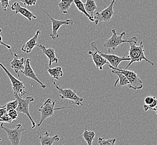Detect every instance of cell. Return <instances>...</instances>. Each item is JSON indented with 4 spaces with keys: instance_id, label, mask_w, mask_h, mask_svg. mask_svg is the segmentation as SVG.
I'll use <instances>...</instances> for the list:
<instances>
[{
    "instance_id": "1",
    "label": "cell",
    "mask_w": 157,
    "mask_h": 145,
    "mask_svg": "<svg viewBox=\"0 0 157 145\" xmlns=\"http://www.w3.org/2000/svg\"><path fill=\"white\" fill-rule=\"evenodd\" d=\"M129 44L130 45V47H129L128 57L130 58V62L126 66L125 69H128L129 66L134 63L141 62L144 60L151 65H154V63L145 55L144 45L142 41L139 45L137 44V42L131 43Z\"/></svg>"
},
{
    "instance_id": "2",
    "label": "cell",
    "mask_w": 157,
    "mask_h": 145,
    "mask_svg": "<svg viewBox=\"0 0 157 145\" xmlns=\"http://www.w3.org/2000/svg\"><path fill=\"white\" fill-rule=\"evenodd\" d=\"M112 36L108 40L104 43V46L108 49V51L110 52L111 50H115L117 47L119 46L120 45L131 43L138 42V38L136 36H133L129 40H124L123 37L125 35L126 32H123L120 35H118L115 29H113Z\"/></svg>"
},
{
    "instance_id": "3",
    "label": "cell",
    "mask_w": 157,
    "mask_h": 145,
    "mask_svg": "<svg viewBox=\"0 0 157 145\" xmlns=\"http://www.w3.org/2000/svg\"><path fill=\"white\" fill-rule=\"evenodd\" d=\"M55 105L56 102L52 101L50 98H48L47 99L44 101V103L41 105L40 108L38 110L39 112H40L41 115L40 121L38 122V127L40 126L41 124L47 119L49 118V117L53 116L54 113L55 111L67 108V107L55 108Z\"/></svg>"
},
{
    "instance_id": "4",
    "label": "cell",
    "mask_w": 157,
    "mask_h": 145,
    "mask_svg": "<svg viewBox=\"0 0 157 145\" xmlns=\"http://www.w3.org/2000/svg\"><path fill=\"white\" fill-rule=\"evenodd\" d=\"M54 85L58 91L60 97V103L64 99H68L71 101L70 104H75L77 106H83L82 102H83V98L78 96L75 91H73L71 89H63L58 85L57 83L53 81Z\"/></svg>"
},
{
    "instance_id": "5",
    "label": "cell",
    "mask_w": 157,
    "mask_h": 145,
    "mask_svg": "<svg viewBox=\"0 0 157 145\" xmlns=\"http://www.w3.org/2000/svg\"><path fill=\"white\" fill-rule=\"evenodd\" d=\"M109 68L111 69L116 70L120 72L123 73L127 79H128L129 84L128 87L130 89H132L133 90H140L143 88V83L141 79L138 76L137 73L130 70L123 69L122 68H113L109 65Z\"/></svg>"
},
{
    "instance_id": "6",
    "label": "cell",
    "mask_w": 157,
    "mask_h": 145,
    "mask_svg": "<svg viewBox=\"0 0 157 145\" xmlns=\"http://www.w3.org/2000/svg\"><path fill=\"white\" fill-rule=\"evenodd\" d=\"M14 96L15 98L18 100V106L16 108V110H17L19 113L22 114L24 115H26L28 117L32 122V128H35L36 127V123L33 119L29 112V106L30 103L34 101V98L32 96H29L25 99H23L22 97H19V95L16 94H14Z\"/></svg>"
},
{
    "instance_id": "7",
    "label": "cell",
    "mask_w": 157,
    "mask_h": 145,
    "mask_svg": "<svg viewBox=\"0 0 157 145\" xmlns=\"http://www.w3.org/2000/svg\"><path fill=\"white\" fill-rule=\"evenodd\" d=\"M1 128L6 132L7 135L11 143L13 145H19L21 139L22 133L27 131L26 128L22 127L21 123L17 124L14 129H11L4 126L3 123L1 125Z\"/></svg>"
},
{
    "instance_id": "8",
    "label": "cell",
    "mask_w": 157,
    "mask_h": 145,
    "mask_svg": "<svg viewBox=\"0 0 157 145\" xmlns=\"http://www.w3.org/2000/svg\"><path fill=\"white\" fill-rule=\"evenodd\" d=\"M0 67L6 72L7 76H9L11 83L13 85V91L14 94L18 95L19 97H22L24 95L28 93V92L25 91V86L24 83L20 80L17 79L13 74L10 72L9 70L7 69L0 62Z\"/></svg>"
},
{
    "instance_id": "9",
    "label": "cell",
    "mask_w": 157,
    "mask_h": 145,
    "mask_svg": "<svg viewBox=\"0 0 157 145\" xmlns=\"http://www.w3.org/2000/svg\"><path fill=\"white\" fill-rule=\"evenodd\" d=\"M91 46L92 49H94L98 51V52L104 57L106 60H107L109 63L110 64V65L113 66V68H118L120 64L121 63L122 61H130V58L129 57H125V55L123 57H119L115 54H107V53H102L98 49L95 42H92L91 43Z\"/></svg>"
},
{
    "instance_id": "10",
    "label": "cell",
    "mask_w": 157,
    "mask_h": 145,
    "mask_svg": "<svg viewBox=\"0 0 157 145\" xmlns=\"http://www.w3.org/2000/svg\"><path fill=\"white\" fill-rule=\"evenodd\" d=\"M116 0H112L109 6L103 9L101 12H97L94 15V22L96 25H98L100 22H108L110 21L114 13L113 6Z\"/></svg>"
},
{
    "instance_id": "11",
    "label": "cell",
    "mask_w": 157,
    "mask_h": 145,
    "mask_svg": "<svg viewBox=\"0 0 157 145\" xmlns=\"http://www.w3.org/2000/svg\"><path fill=\"white\" fill-rule=\"evenodd\" d=\"M45 13L47 15V16L49 17L52 23V32L50 34V37L52 40H56L59 38V35L58 34V30H59L60 28L63 25H72L74 22L72 20L67 19L66 20H58L56 19H54L50 16V15L45 11Z\"/></svg>"
},
{
    "instance_id": "12",
    "label": "cell",
    "mask_w": 157,
    "mask_h": 145,
    "mask_svg": "<svg viewBox=\"0 0 157 145\" xmlns=\"http://www.w3.org/2000/svg\"><path fill=\"white\" fill-rule=\"evenodd\" d=\"M30 62H31V59H29V58H27L25 60V67H24V69L22 70V72L23 75L25 76V77L29 78L30 79L34 80L35 82H37L40 85L42 88H46L47 85L44 84V83H42L38 78V76L35 73L34 70L32 68Z\"/></svg>"
},
{
    "instance_id": "13",
    "label": "cell",
    "mask_w": 157,
    "mask_h": 145,
    "mask_svg": "<svg viewBox=\"0 0 157 145\" xmlns=\"http://www.w3.org/2000/svg\"><path fill=\"white\" fill-rule=\"evenodd\" d=\"M11 9L15 12V14L20 13L30 21H32V19H36L37 18V17L35 16L33 13L31 12L30 10L27 9L26 8L21 6L19 2H16L13 3L11 7Z\"/></svg>"
},
{
    "instance_id": "14",
    "label": "cell",
    "mask_w": 157,
    "mask_h": 145,
    "mask_svg": "<svg viewBox=\"0 0 157 145\" xmlns=\"http://www.w3.org/2000/svg\"><path fill=\"white\" fill-rule=\"evenodd\" d=\"M25 58H20V55L18 54L15 53L13 56V59L11 61V68L13 69L15 72L17 74L19 78L20 76L19 72L21 71V72L24 69L25 67Z\"/></svg>"
},
{
    "instance_id": "15",
    "label": "cell",
    "mask_w": 157,
    "mask_h": 145,
    "mask_svg": "<svg viewBox=\"0 0 157 145\" xmlns=\"http://www.w3.org/2000/svg\"><path fill=\"white\" fill-rule=\"evenodd\" d=\"M92 49L93 51H88V54L90 55L92 57L96 67L98 69L102 70H103V67L106 64H109V62L98 52V51L94 49Z\"/></svg>"
},
{
    "instance_id": "16",
    "label": "cell",
    "mask_w": 157,
    "mask_h": 145,
    "mask_svg": "<svg viewBox=\"0 0 157 145\" xmlns=\"http://www.w3.org/2000/svg\"><path fill=\"white\" fill-rule=\"evenodd\" d=\"M41 34L40 30L36 32L34 36L29 40L25 43L21 48V50L26 54H29L32 52L35 46L38 45V40L39 35Z\"/></svg>"
},
{
    "instance_id": "17",
    "label": "cell",
    "mask_w": 157,
    "mask_h": 145,
    "mask_svg": "<svg viewBox=\"0 0 157 145\" xmlns=\"http://www.w3.org/2000/svg\"><path fill=\"white\" fill-rule=\"evenodd\" d=\"M37 46L41 49L43 53H44L49 59V66L51 67L52 66V64L53 63H58V59L56 56V51L52 47L47 48L44 45L42 44H39L37 45Z\"/></svg>"
},
{
    "instance_id": "18",
    "label": "cell",
    "mask_w": 157,
    "mask_h": 145,
    "mask_svg": "<svg viewBox=\"0 0 157 145\" xmlns=\"http://www.w3.org/2000/svg\"><path fill=\"white\" fill-rule=\"evenodd\" d=\"M41 145H52L54 142L59 141L60 138L58 135L50 137L49 133L45 132L43 135L39 137Z\"/></svg>"
},
{
    "instance_id": "19",
    "label": "cell",
    "mask_w": 157,
    "mask_h": 145,
    "mask_svg": "<svg viewBox=\"0 0 157 145\" xmlns=\"http://www.w3.org/2000/svg\"><path fill=\"white\" fill-rule=\"evenodd\" d=\"M111 72L117 76V79L115 81V84H114L115 87H117L118 83L119 84L120 86H124V85L128 86L129 84V80H128V79H127L125 76L124 74H123V73L114 69L112 70Z\"/></svg>"
},
{
    "instance_id": "20",
    "label": "cell",
    "mask_w": 157,
    "mask_h": 145,
    "mask_svg": "<svg viewBox=\"0 0 157 145\" xmlns=\"http://www.w3.org/2000/svg\"><path fill=\"white\" fill-rule=\"evenodd\" d=\"M82 136L87 145H92L94 140V139H95L96 133L94 131L88 130L87 127V126H86Z\"/></svg>"
},
{
    "instance_id": "21",
    "label": "cell",
    "mask_w": 157,
    "mask_h": 145,
    "mask_svg": "<svg viewBox=\"0 0 157 145\" xmlns=\"http://www.w3.org/2000/svg\"><path fill=\"white\" fill-rule=\"evenodd\" d=\"M48 72L53 79L59 80L63 76L62 69L60 66H57L53 68H48Z\"/></svg>"
},
{
    "instance_id": "22",
    "label": "cell",
    "mask_w": 157,
    "mask_h": 145,
    "mask_svg": "<svg viewBox=\"0 0 157 145\" xmlns=\"http://www.w3.org/2000/svg\"><path fill=\"white\" fill-rule=\"evenodd\" d=\"M73 3L75 4V6L78 9L79 11L82 13L83 14H84L85 16H86L88 20L91 21V22H94V17H92L88 14L86 10L85 9V5L84 3L82 2L81 0H73Z\"/></svg>"
},
{
    "instance_id": "23",
    "label": "cell",
    "mask_w": 157,
    "mask_h": 145,
    "mask_svg": "<svg viewBox=\"0 0 157 145\" xmlns=\"http://www.w3.org/2000/svg\"><path fill=\"white\" fill-rule=\"evenodd\" d=\"M85 9L88 14L94 17V11L98 9V7L94 0H86V2L84 3Z\"/></svg>"
},
{
    "instance_id": "24",
    "label": "cell",
    "mask_w": 157,
    "mask_h": 145,
    "mask_svg": "<svg viewBox=\"0 0 157 145\" xmlns=\"http://www.w3.org/2000/svg\"><path fill=\"white\" fill-rule=\"evenodd\" d=\"M59 3H58V7L61 12L63 14H67L68 9L73 3V0H59Z\"/></svg>"
},
{
    "instance_id": "25",
    "label": "cell",
    "mask_w": 157,
    "mask_h": 145,
    "mask_svg": "<svg viewBox=\"0 0 157 145\" xmlns=\"http://www.w3.org/2000/svg\"><path fill=\"white\" fill-rule=\"evenodd\" d=\"M116 141L115 139H105L102 137H99L98 139V143L100 145H113L115 144Z\"/></svg>"
},
{
    "instance_id": "26",
    "label": "cell",
    "mask_w": 157,
    "mask_h": 145,
    "mask_svg": "<svg viewBox=\"0 0 157 145\" xmlns=\"http://www.w3.org/2000/svg\"><path fill=\"white\" fill-rule=\"evenodd\" d=\"M5 106L7 111H9L11 110L16 109V108L17 107V106H18V100L16 98L15 100L10 101L6 104H5Z\"/></svg>"
},
{
    "instance_id": "27",
    "label": "cell",
    "mask_w": 157,
    "mask_h": 145,
    "mask_svg": "<svg viewBox=\"0 0 157 145\" xmlns=\"http://www.w3.org/2000/svg\"><path fill=\"white\" fill-rule=\"evenodd\" d=\"M157 108V99L155 98L154 99V102L151 103V104H149V105H147L145 104L143 106V108L145 112L148 111L149 110H153L154 108Z\"/></svg>"
},
{
    "instance_id": "28",
    "label": "cell",
    "mask_w": 157,
    "mask_h": 145,
    "mask_svg": "<svg viewBox=\"0 0 157 145\" xmlns=\"http://www.w3.org/2000/svg\"><path fill=\"white\" fill-rule=\"evenodd\" d=\"M13 120L10 118L9 115L7 113L5 114L2 117H0V122L1 123H12Z\"/></svg>"
},
{
    "instance_id": "29",
    "label": "cell",
    "mask_w": 157,
    "mask_h": 145,
    "mask_svg": "<svg viewBox=\"0 0 157 145\" xmlns=\"http://www.w3.org/2000/svg\"><path fill=\"white\" fill-rule=\"evenodd\" d=\"M7 113L13 121L17 120V118L18 117V115H19V112H17V110H16V109L11 110L7 111Z\"/></svg>"
},
{
    "instance_id": "30",
    "label": "cell",
    "mask_w": 157,
    "mask_h": 145,
    "mask_svg": "<svg viewBox=\"0 0 157 145\" xmlns=\"http://www.w3.org/2000/svg\"><path fill=\"white\" fill-rule=\"evenodd\" d=\"M26 6H34L36 4L37 0H19Z\"/></svg>"
},
{
    "instance_id": "31",
    "label": "cell",
    "mask_w": 157,
    "mask_h": 145,
    "mask_svg": "<svg viewBox=\"0 0 157 145\" xmlns=\"http://www.w3.org/2000/svg\"><path fill=\"white\" fill-rule=\"evenodd\" d=\"M11 0H0L1 6L4 11H7V9L10 6V1Z\"/></svg>"
},
{
    "instance_id": "32",
    "label": "cell",
    "mask_w": 157,
    "mask_h": 145,
    "mask_svg": "<svg viewBox=\"0 0 157 145\" xmlns=\"http://www.w3.org/2000/svg\"><path fill=\"white\" fill-rule=\"evenodd\" d=\"M155 98H156L155 97H146L144 99L145 104L149 105V104H151L154 102V99Z\"/></svg>"
},
{
    "instance_id": "33",
    "label": "cell",
    "mask_w": 157,
    "mask_h": 145,
    "mask_svg": "<svg viewBox=\"0 0 157 145\" xmlns=\"http://www.w3.org/2000/svg\"><path fill=\"white\" fill-rule=\"evenodd\" d=\"M0 45H3L4 46H5V47H6L7 49H9L10 51H11V46L7 44L6 43H5L3 41V38L2 37V36L0 35Z\"/></svg>"
},
{
    "instance_id": "34",
    "label": "cell",
    "mask_w": 157,
    "mask_h": 145,
    "mask_svg": "<svg viewBox=\"0 0 157 145\" xmlns=\"http://www.w3.org/2000/svg\"><path fill=\"white\" fill-rule=\"evenodd\" d=\"M7 112L5 106L4 105L2 107H0V117H2L5 113Z\"/></svg>"
},
{
    "instance_id": "35",
    "label": "cell",
    "mask_w": 157,
    "mask_h": 145,
    "mask_svg": "<svg viewBox=\"0 0 157 145\" xmlns=\"http://www.w3.org/2000/svg\"><path fill=\"white\" fill-rule=\"evenodd\" d=\"M152 110H154V111L156 112V113H157V108H154V109H153Z\"/></svg>"
},
{
    "instance_id": "36",
    "label": "cell",
    "mask_w": 157,
    "mask_h": 145,
    "mask_svg": "<svg viewBox=\"0 0 157 145\" xmlns=\"http://www.w3.org/2000/svg\"><path fill=\"white\" fill-rule=\"evenodd\" d=\"M2 32V28H0V33H1V32Z\"/></svg>"
},
{
    "instance_id": "37",
    "label": "cell",
    "mask_w": 157,
    "mask_h": 145,
    "mask_svg": "<svg viewBox=\"0 0 157 145\" xmlns=\"http://www.w3.org/2000/svg\"><path fill=\"white\" fill-rule=\"evenodd\" d=\"M2 107V106L0 104V107Z\"/></svg>"
},
{
    "instance_id": "38",
    "label": "cell",
    "mask_w": 157,
    "mask_h": 145,
    "mask_svg": "<svg viewBox=\"0 0 157 145\" xmlns=\"http://www.w3.org/2000/svg\"><path fill=\"white\" fill-rule=\"evenodd\" d=\"M2 141V139H0V141Z\"/></svg>"
}]
</instances>
